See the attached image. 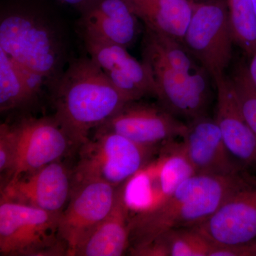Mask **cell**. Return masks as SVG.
Listing matches in <instances>:
<instances>
[{
	"label": "cell",
	"instance_id": "1",
	"mask_svg": "<svg viewBox=\"0 0 256 256\" xmlns=\"http://www.w3.org/2000/svg\"><path fill=\"white\" fill-rule=\"evenodd\" d=\"M254 176L245 172L234 176L196 173L186 178L159 206L131 214L130 252L170 230L202 223Z\"/></svg>",
	"mask_w": 256,
	"mask_h": 256
},
{
	"label": "cell",
	"instance_id": "2",
	"mask_svg": "<svg viewBox=\"0 0 256 256\" xmlns=\"http://www.w3.org/2000/svg\"><path fill=\"white\" fill-rule=\"evenodd\" d=\"M53 88L54 118L80 146L128 102L90 58L70 62Z\"/></svg>",
	"mask_w": 256,
	"mask_h": 256
},
{
	"label": "cell",
	"instance_id": "3",
	"mask_svg": "<svg viewBox=\"0 0 256 256\" xmlns=\"http://www.w3.org/2000/svg\"><path fill=\"white\" fill-rule=\"evenodd\" d=\"M0 48L20 66L52 86L63 74L64 48L54 26L41 15L10 10L0 20Z\"/></svg>",
	"mask_w": 256,
	"mask_h": 256
},
{
	"label": "cell",
	"instance_id": "4",
	"mask_svg": "<svg viewBox=\"0 0 256 256\" xmlns=\"http://www.w3.org/2000/svg\"><path fill=\"white\" fill-rule=\"evenodd\" d=\"M158 146H142L112 131L98 128L80 146L73 170L74 186L84 182H104L118 188L142 169L158 152Z\"/></svg>",
	"mask_w": 256,
	"mask_h": 256
},
{
	"label": "cell",
	"instance_id": "5",
	"mask_svg": "<svg viewBox=\"0 0 256 256\" xmlns=\"http://www.w3.org/2000/svg\"><path fill=\"white\" fill-rule=\"evenodd\" d=\"M60 214L1 201L0 255L68 256L66 244L60 232Z\"/></svg>",
	"mask_w": 256,
	"mask_h": 256
},
{
	"label": "cell",
	"instance_id": "6",
	"mask_svg": "<svg viewBox=\"0 0 256 256\" xmlns=\"http://www.w3.org/2000/svg\"><path fill=\"white\" fill-rule=\"evenodd\" d=\"M182 43L214 80L225 75L235 44L226 0L195 1Z\"/></svg>",
	"mask_w": 256,
	"mask_h": 256
},
{
	"label": "cell",
	"instance_id": "7",
	"mask_svg": "<svg viewBox=\"0 0 256 256\" xmlns=\"http://www.w3.org/2000/svg\"><path fill=\"white\" fill-rule=\"evenodd\" d=\"M156 156L124 183V200L132 214L159 206L180 184L196 173L181 142L174 140L165 142Z\"/></svg>",
	"mask_w": 256,
	"mask_h": 256
},
{
	"label": "cell",
	"instance_id": "8",
	"mask_svg": "<svg viewBox=\"0 0 256 256\" xmlns=\"http://www.w3.org/2000/svg\"><path fill=\"white\" fill-rule=\"evenodd\" d=\"M142 55L156 80V98L164 108L190 121L206 116L210 75L204 69L188 73L173 68L146 37Z\"/></svg>",
	"mask_w": 256,
	"mask_h": 256
},
{
	"label": "cell",
	"instance_id": "9",
	"mask_svg": "<svg viewBox=\"0 0 256 256\" xmlns=\"http://www.w3.org/2000/svg\"><path fill=\"white\" fill-rule=\"evenodd\" d=\"M118 188L104 182H84L74 186L66 208L60 214V236L74 256L79 244L108 215Z\"/></svg>",
	"mask_w": 256,
	"mask_h": 256
},
{
	"label": "cell",
	"instance_id": "10",
	"mask_svg": "<svg viewBox=\"0 0 256 256\" xmlns=\"http://www.w3.org/2000/svg\"><path fill=\"white\" fill-rule=\"evenodd\" d=\"M14 126L18 150L6 182L60 160L76 144L54 118L23 119Z\"/></svg>",
	"mask_w": 256,
	"mask_h": 256
},
{
	"label": "cell",
	"instance_id": "11",
	"mask_svg": "<svg viewBox=\"0 0 256 256\" xmlns=\"http://www.w3.org/2000/svg\"><path fill=\"white\" fill-rule=\"evenodd\" d=\"M74 188L73 171L60 160L6 183L1 201L12 202L60 214Z\"/></svg>",
	"mask_w": 256,
	"mask_h": 256
},
{
	"label": "cell",
	"instance_id": "12",
	"mask_svg": "<svg viewBox=\"0 0 256 256\" xmlns=\"http://www.w3.org/2000/svg\"><path fill=\"white\" fill-rule=\"evenodd\" d=\"M138 101L127 102L98 128L118 133L138 144L149 146L183 137L188 124L180 120L162 106Z\"/></svg>",
	"mask_w": 256,
	"mask_h": 256
},
{
	"label": "cell",
	"instance_id": "13",
	"mask_svg": "<svg viewBox=\"0 0 256 256\" xmlns=\"http://www.w3.org/2000/svg\"><path fill=\"white\" fill-rule=\"evenodd\" d=\"M194 227L210 242L240 245L256 240V176Z\"/></svg>",
	"mask_w": 256,
	"mask_h": 256
},
{
	"label": "cell",
	"instance_id": "14",
	"mask_svg": "<svg viewBox=\"0 0 256 256\" xmlns=\"http://www.w3.org/2000/svg\"><path fill=\"white\" fill-rule=\"evenodd\" d=\"M90 58L106 74L112 85L128 102L146 96L156 97V86L152 72L146 62L130 54L120 45L84 38Z\"/></svg>",
	"mask_w": 256,
	"mask_h": 256
},
{
	"label": "cell",
	"instance_id": "15",
	"mask_svg": "<svg viewBox=\"0 0 256 256\" xmlns=\"http://www.w3.org/2000/svg\"><path fill=\"white\" fill-rule=\"evenodd\" d=\"M181 144L195 172L216 176H234L249 172L234 159L214 119L206 116L192 120Z\"/></svg>",
	"mask_w": 256,
	"mask_h": 256
},
{
	"label": "cell",
	"instance_id": "16",
	"mask_svg": "<svg viewBox=\"0 0 256 256\" xmlns=\"http://www.w3.org/2000/svg\"><path fill=\"white\" fill-rule=\"evenodd\" d=\"M215 121L229 152L248 171L256 172V136L242 114L233 84L224 75L214 80Z\"/></svg>",
	"mask_w": 256,
	"mask_h": 256
},
{
	"label": "cell",
	"instance_id": "17",
	"mask_svg": "<svg viewBox=\"0 0 256 256\" xmlns=\"http://www.w3.org/2000/svg\"><path fill=\"white\" fill-rule=\"evenodd\" d=\"M78 21L82 38L128 48L137 40L139 18L124 0H96L82 10Z\"/></svg>",
	"mask_w": 256,
	"mask_h": 256
},
{
	"label": "cell",
	"instance_id": "18",
	"mask_svg": "<svg viewBox=\"0 0 256 256\" xmlns=\"http://www.w3.org/2000/svg\"><path fill=\"white\" fill-rule=\"evenodd\" d=\"M131 213L124 200V184L118 188L108 215L88 235L74 256H120L130 248Z\"/></svg>",
	"mask_w": 256,
	"mask_h": 256
},
{
	"label": "cell",
	"instance_id": "19",
	"mask_svg": "<svg viewBox=\"0 0 256 256\" xmlns=\"http://www.w3.org/2000/svg\"><path fill=\"white\" fill-rule=\"evenodd\" d=\"M152 31L182 42L193 14L194 0H124Z\"/></svg>",
	"mask_w": 256,
	"mask_h": 256
},
{
	"label": "cell",
	"instance_id": "20",
	"mask_svg": "<svg viewBox=\"0 0 256 256\" xmlns=\"http://www.w3.org/2000/svg\"><path fill=\"white\" fill-rule=\"evenodd\" d=\"M213 242L194 227L172 229L131 252L140 256H210Z\"/></svg>",
	"mask_w": 256,
	"mask_h": 256
},
{
	"label": "cell",
	"instance_id": "21",
	"mask_svg": "<svg viewBox=\"0 0 256 256\" xmlns=\"http://www.w3.org/2000/svg\"><path fill=\"white\" fill-rule=\"evenodd\" d=\"M36 96L14 60L0 48V110L6 112L31 102Z\"/></svg>",
	"mask_w": 256,
	"mask_h": 256
},
{
	"label": "cell",
	"instance_id": "22",
	"mask_svg": "<svg viewBox=\"0 0 256 256\" xmlns=\"http://www.w3.org/2000/svg\"><path fill=\"white\" fill-rule=\"evenodd\" d=\"M236 44L248 56L256 50V12L252 0H226Z\"/></svg>",
	"mask_w": 256,
	"mask_h": 256
},
{
	"label": "cell",
	"instance_id": "23",
	"mask_svg": "<svg viewBox=\"0 0 256 256\" xmlns=\"http://www.w3.org/2000/svg\"><path fill=\"white\" fill-rule=\"evenodd\" d=\"M229 78L244 118L256 136V86L250 78L246 64L240 62L236 65Z\"/></svg>",
	"mask_w": 256,
	"mask_h": 256
},
{
	"label": "cell",
	"instance_id": "24",
	"mask_svg": "<svg viewBox=\"0 0 256 256\" xmlns=\"http://www.w3.org/2000/svg\"><path fill=\"white\" fill-rule=\"evenodd\" d=\"M18 150V138L14 126L2 124L0 126V173L9 178ZM8 181V180H6Z\"/></svg>",
	"mask_w": 256,
	"mask_h": 256
},
{
	"label": "cell",
	"instance_id": "25",
	"mask_svg": "<svg viewBox=\"0 0 256 256\" xmlns=\"http://www.w3.org/2000/svg\"><path fill=\"white\" fill-rule=\"evenodd\" d=\"M256 256V240L240 245H220L213 244L210 256Z\"/></svg>",
	"mask_w": 256,
	"mask_h": 256
},
{
	"label": "cell",
	"instance_id": "26",
	"mask_svg": "<svg viewBox=\"0 0 256 256\" xmlns=\"http://www.w3.org/2000/svg\"><path fill=\"white\" fill-rule=\"evenodd\" d=\"M60 1L64 3V4L74 6V8L78 9L79 11L82 12L89 5L92 4L96 0H60Z\"/></svg>",
	"mask_w": 256,
	"mask_h": 256
},
{
	"label": "cell",
	"instance_id": "27",
	"mask_svg": "<svg viewBox=\"0 0 256 256\" xmlns=\"http://www.w3.org/2000/svg\"><path fill=\"white\" fill-rule=\"evenodd\" d=\"M247 66L250 78L256 86V50L250 56V63Z\"/></svg>",
	"mask_w": 256,
	"mask_h": 256
},
{
	"label": "cell",
	"instance_id": "28",
	"mask_svg": "<svg viewBox=\"0 0 256 256\" xmlns=\"http://www.w3.org/2000/svg\"><path fill=\"white\" fill-rule=\"evenodd\" d=\"M252 4H254V9L256 10V0H252Z\"/></svg>",
	"mask_w": 256,
	"mask_h": 256
},
{
	"label": "cell",
	"instance_id": "29",
	"mask_svg": "<svg viewBox=\"0 0 256 256\" xmlns=\"http://www.w3.org/2000/svg\"><path fill=\"white\" fill-rule=\"evenodd\" d=\"M194 1H202V0H194Z\"/></svg>",
	"mask_w": 256,
	"mask_h": 256
}]
</instances>
